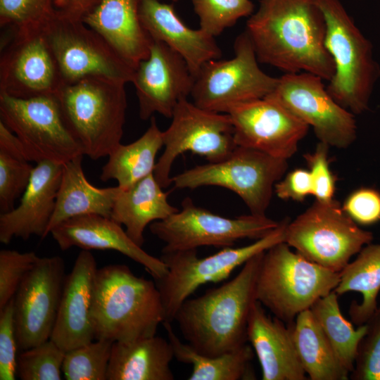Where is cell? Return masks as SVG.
<instances>
[{
    "label": "cell",
    "instance_id": "obj_21",
    "mask_svg": "<svg viewBox=\"0 0 380 380\" xmlns=\"http://www.w3.org/2000/svg\"><path fill=\"white\" fill-rule=\"evenodd\" d=\"M63 164L41 161L34 167L29 184L18 206L0 214V241L8 244L14 238L46 236L60 186Z\"/></svg>",
    "mask_w": 380,
    "mask_h": 380
},
{
    "label": "cell",
    "instance_id": "obj_4",
    "mask_svg": "<svg viewBox=\"0 0 380 380\" xmlns=\"http://www.w3.org/2000/svg\"><path fill=\"white\" fill-rule=\"evenodd\" d=\"M125 84L88 77L64 84L56 94L67 125L84 155L92 160L108 156L121 144L127 108Z\"/></svg>",
    "mask_w": 380,
    "mask_h": 380
},
{
    "label": "cell",
    "instance_id": "obj_7",
    "mask_svg": "<svg viewBox=\"0 0 380 380\" xmlns=\"http://www.w3.org/2000/svg\"><path fill=\"white\" fill-rule=\"evenodd\" d=\"M289 221V218L282 220L277 227L251 244L223 248L205 258L198 256L197 249L162 252L160 258L167 272L154 281L163 305L165 322L172 323L182 303L201 285L225 280L236 267L253 256L285 242Z\"/></svg>",
    "mask_w": 380,
    "mask_h": 380
},
{
    "label": "cell",
    "instance_id": "obj_30",
    "mask_svg": "<svg viewBox=\"0 0 380 380\" xmlns=\"http://www.w3.org/2000/svg\"><path fill=\"white\" fill-rule=\"evenodd\" d=\"M163 146V131L152 116L148 129L139 138L128 144H120L108 156L100 179L116 180L122 189L132 186L153 173L156 156Z\"/></svg>",
    "mask_w": 380,
    "mask_h": 380
},
{
    "label": "cell",
    "instance_id": "obj_40",
    "mask_svg": "<svg viewBox=\"0 0 380 380\" xmlns=\"http://www.w3.org/2000/svg\"><path fill=\"white\" fill-rule=\"evenodd\" d=\"M39 257L34 252L0 251V310L15 296L27 274Z\"/></svg>",
    "mask_w": 380,
    "mask_h": 380
},
{
    "label": "cell",
    "instance_id": "obj_14",
    "mask_svg": "<svg viewBox=\"0 0 380 380\" xmlns=\"http://www.w3.org/2000/svg\"><path fill=\"white\" fill-rule=\"evenodd\" d=\"M171 119L163 131L164 150L153 172L163 189L172 184V167L179 155L189 151L208 163H215L227 157L236 146L227 113L203 109L184 98L175 106Z\"/></svg>",
    "mask_w": 380,
    "mask_h": 380
},
{
    "label": "cell",
    "instance_id": "obj_35",
    "mask_svg": "<svg viewBox=\"0 0 380 380\" xmlns=\"http://www.w3.org/2000/svg\"><path fill=\"white\" fill-rule=\"evenodd\" d=\"M65 352L51 338L25 350L17 357L22 380H61Z\"/></svg>",
    "mask_w": 380,
    "mask_h": 380
},
{
    "label": "cell",
    "instance_id": "obj_36",
    "mask_svg": "<svg viewBox=\"0 0 380 380\" xmlns=\"http://www.w3.org/2000/svg\"><path fill=\"white\" fill-rule=\"evenodd\" d=\"M200 29L215 37L254 11L251 0H191Z\"/></svg>",
    "mask_w": 380,
    "mask_h": 380
},
{
    "label": "cell",
    "instance_id": "obj_5",
    "mask_svg": "<svg viewBox=\"0 0 380 380\" xmlns=\"http://www.w3.org/2000/svg\"><path fill=\"white\" fill-rule=\"evenodd\" d=\"M326 24L324 45L334 74L327 90L341 106L360 115L368 109L380 67L373 46L357 27L340 0H315Z\"/></svg>",
    "mask_w": 380,
    "mask_h": 380
},
{
    "label": "cell",
    "instance_id": "obj_31",
    "mask_svg": "<svg viewBox=\"0 0 380 380\" xmlns=\"http://www.w3.org/2000/svg\"><path fill=\"white\" fill-rule=\"evenodd\" d=\"M175 358L192 366L189 380H241L255 379L251 369L254 352L247 343L217 356L198 353L188 343H184L174 332L171 322L163 323Z\"/></svg>",
    "mask_w": 380,
    "mask_h": 380
},
{
    "label": "cell",
    "instance_id": "obj_20",
    "mask_svg": "<svg viewBox=\"0 0 380 380\" xmlns=\"http://www.w3.org/2000/svg\"><path fill=\"white\" fill-rule=\"evenodd\" d=\"M97 270L93 254L82 250L65 277L51 336L65 352L95 340L92 311Z\"/></svg>",
    "mask_w": 380,
    "mask_h": 380
},
{
    "label": "cell",
    "instance_id": "obj_22",
    "mask_svg": "<svg viewBox=\"0 0 380 380\" xmlns=\"http://www.w3.org/2000/svg\"><path fill=\"white\" fill-rule=\"evenodd\" d=\"M58 247L65 251L72 247L82 250H113L141 265L154 279L165 275V264L135 243L121 224L110 217L86 215L65 220L50 232Z\"/></svg>",
    "mask_w": 380,
    "mask_h": 380
},
{
    "label": "cell",
    "instance_id": "obj_19",
    "mask_svg": "<svg viewBox=\"0 0 380 380\" xmlns=\"http://www.w3.org/2000/svg\"><path fill=\"white\" fill-rule=\"evenodd\" d=\"M194 80L178 53L163 42L152 39L149 55L139 63L132 80L139 118L147 120L158 113L171 118L178 102L191 96Z\"/></svg>",
    "mask_w": 380,
    "mask_h": 380
},
{
    "label": "cell",
    "instance_id": "obj_8",
    "mask_svg": "<svg viewBox=\"0 0 380 380\" xmlns=\"http://www.w3.org/2000/svg\"><path fill=\"white\" fill-rule=\"evenodd\" d=\"M287 160L236 146L224 159L196 165L172 177L177 189L215 186L237 194L250 213L265 215L275 184L284 175Z\"/></svg>",
    "mask_w": 380,
    "mask_h": 380
},
{
    "label": "cell",
    "instance_id": "obj_44",
    "mask_svg": "<svg viewBox=\"0 0 380 380\" xmlns=\"http://www.w3.org/2000/svg\"><path fill=\"white\" fill-rule=\"evenodd\" d=\"M277 196L282 200L303 202L312 194V184L309 170L296 168L277 182L274 188Z\"/></svg>",
    "mask_w": 380,
    "mask_h": 380
},
{
    "label": "cell",
    "instance_id": "obj_12",
    "mask_svg": "<svg viewBox=\"0 0 380 380\" xmlns=\"http://www.w3.org/2000/svg\"><path fill=\"white\" fill-rule=\"evenodd\" d=\"M0 119L20 139L30 162L63 165L84 155L56 95L19 99L0 93Z\"/></svg>",
    "mask_w": 380,
    "mask_h": 380
},
{
    "label": "cell",
    "instance_id": "obj_33",
    "mask_svg": "<svg viewBox=\"0 0 380 380\" xmlns=\"http://www.w3.org/2000/svg\"><path fill=\"white\" fill-rule=\"evenodd\" d=\"M338 295L334 291L317 300L310 310L329 341L339 360L350 372L353 370L357 349L367 324L357 326L342 315Z\"/></svg>",
    "mask_w": 380,
    "mask_h": 380
},
{
    "label": "cell",
    "instance_id": "obj_17",
    "mask_svg": "<svg viewBox=\"0 0 380 380\" xmlns=\"http://www.w3.org/2000/svg\"><path fill=\"white\" fill-rule=\"evenodd\" d=\"M63 84L42 29L13 33L1 48L0 93L19 99L56 95Z\"/></svg>",
    "mask_w": 380,
    "mask_h": 380
},
{
    "label": "cell",
    "instance_id": "obj_18",
    "mask_svg": "<svg viewBox=\"0 0 380 380\" xmlns=\"http://www.w3.org/2000/svg\"><path fill=\"white\" fill-rule=\"evenodd\" d=\"M227 114L236 146L287 160L296 153L309 129L308 125L268 96L234 106Z\"/></svg>",
    "mask_w": 380,
    "mask_h": 380
},
{
    "label": "cell",
    "instance_id": "obj_6",
    "mask_svg": "<svg viewBox=\"0 0 380 380\" xmlns=\"http://www.w3.org/2000/svg\"><path fill=\"white\" fill-rule=\"evenodd\" d=\"M340 272L293 251L286 242L264 252L255 286L256 300L286 324L334 291Z\"/></svg>",
    "mask_w": 380,
    "mask_h": 380
},
{
    "label": "cell",
    "instance_id": "obj_16",
    "mask_svg": "<svg viewBox=\"0 0 380 380\" xmlns=\"http://www.w3.org/2000/svg\"><path fill=\"white\" fill-rule=\"evenodd\" d=\"M60 256L39 258L13 298L18 349L25 350L51 338L66 275Z\"/></svg>",
    "mask_w": 380,
    "mask_h": 380
},
{
    "label": "cell",
    "instance_id": "obj_29",
    "mask_svg": "<svg viewBox=\"0 0 380 380\" xmlns=\"http://www.w3.org/2000/svg\"><path fill=\"white\" fill-rule=\"evenodd\" d=\"M290 326L298 357L310 380L350 379V372L339 360L310 309L298 314Z\"/></svg>",
    "mask_w": 380,
    "mask_h": 380
},
{
    "label": "cell",
    "instance_id": "obj_41",
    "mask_svg": "<svg viewBox=\"0 0 380 380\" xmlns=\"http://www.w3.org/2000/svg\"><path fill=\"white\" fill-rule=\"evenodd\" d=\"M329 146L319 141L312 153L305 154L312 184V196L315 201L330 202L334 200L336 178L329 167Z\"/></svg>",
    "mask_w": 380,
    "mask_h": 380
},
{
    "label": "cell",
    "instance_id": "obj_11",
    "mask_svg": "<svg viewBox=\"0 0 380 380\" xmlns=\"http://www.w3.org/2000/svg\"><path fill=\"white\" fill-rule=\"evenodd\" d=\"M234 56L206 62L195 77L191 96L198 106L227 113L234 106L265 98L276 87L278 77L262 71L246 31L234 44Z\"/></svg>",
    "mask_w": 380,
    "mask_h": 380
},
{
    "label": "cell",
    "instance_id": "obj_10",
    "mask_svg": "<svg viewBox=\"0 0 380 380\" xmlns=\"http://www.w3.org/2000/svg\"><path fill=\"white\" fill-rule=\"evenodd\" d=\"M42 30L64 84L88 77L132 82L134 68L80 18L56 9Z\"/></svg>",
    "mask_w": 380,
    "mask_h": 380
},
{
    "label": "cell",
    "instance_id": "obj_2",
    "mask_svg": "<svg viewBox=\"0 0 380 380\" xmlns=\"http://www.w3.org/2000/svg\"><path fill=\"white\" fill-rule=\"evenodd\" d=\"M264 252L246 262L230 281L200 296L187 298L178 308L174 321L187 343L198 353L217 356L246 344L248 322L257 300L256 281Z\"/></svg>",
    "mask_w": 380,
    "mask_h": 380
},
{
    "label": "cell",
    "instance_id": "obj_45",
    "mask_svg": "<svg viewBox=\"0 0 380 380\" xmlns=\"http://www.w3.org/2000/svg\"><path fill=\"white\" fill-rule=\"evenodd\" d=\"M94 0H54L56 9L80 18L89 8Z\"/></svg>",
    "mask_w": 380,
    "mask_h": 380
},
{
    "label": "cell",
    "instance_id": "obj_24",
    "mask_svg": "<svg viewBox=\"0 0 380 380\" xmlns=\"http://www.w3.org/2000/svg\"><path fill=\"white\" fill-rule=\"evenodd\" d=\"M139 16L151 38L163 42L178 53L194 77L206 62L222 56L215 37L200 28L193 30L186 25L171 4L160 0H141Z\"/></svg>",
    "mask_w": 380,
    "mask_h": 380
},
{
    "label": "cell",
    "instance_id": "obj_39",
    "mask_svg": "<svg viewBox=\"0 0 380 380\" xmlns=\"http://www.w3.org/2000/svg\"><path fill=\"white\" fill-rule=\"evenodd\" d=\"M366 324L367 329L350 374L352 380H380V305Z\"/></svg>",
    "mask_w": 380,
    "mask_h": 380
},
{
    "label": "cell",
    "instance_id": "obj_1",
    "mask_svg": "<svg viewBox=\"0 0 380 380\" xmlns=\"http://www.w3.org/2000/svg\"><path fill=\"white\" fill-rule=\"evenodd\" d=\"M245 31L258 62L285 73L308 72L328 82L333 77L325 20L315 0H260Z\"/></svg>",
    "mask_w": 380,
    "mask_h": 380
},
{
    "label": "cell",
    "instance_id": "obj_23",
    "mask_svg": "<svg viewBox=\"0 0 380 380\" xmlns=\"http://www.w3.org/2000/svg\"><path fill=\"white\" fill-rule=\"evenodd\" d=\"M141 0H94L80 19L134 69L150 52L152 39L139 16Z\"/></svg>",
    "mask_w": 380,
    "mask_h": 380
},
{
    "label": "cell",
    "instance_id": "obj_46",
    "mask_svg": "<svg viewBox=\"0 0 380 380\" xmlns=\"http://www.w3.org/2000/svg\"><path fill=\"white\" fill-rule=\"evenodd\" d=\"M170 1L175 2V1H177V0H170Z\"/></svg>",
    "mask_w": 380,
    "mask_h": 380
},
{
    "label": "cell",
    "instance_id": "obj_15",
    "mask_svg": "<svg viewBox=\"0 0 380 380\" xmlns=\"http://www.w3.org/2000/svg\"><path fill=\"white\" fill-rule=\"evenodd\" d=\"M323 80L308 72L285 73L267 96L312 127L319 141L346 148L357 137L355 115L332 98Z\"/></svg>",
    "mask_w": 380,
    "mask_h": 380
},
{
    "label": "cell",
    "instance_id": "obj_37",
    "mask_svg": "<svg viewBox=\"0 0 380 380\" xmlns=\"http://www.w3.org/2000/svg\"><path fill=\"white\" fill-rule=\"evenodd\" d=\"M55 11L54 0H0V25L13 33L39 30Z\"/></svg>",
    "mask_w": 380,
    "mask_h": 380
},
{
    "label": "cell",
    "instance_id": "obj_9",
    "mask_svg": "<svg viewBox=\"0 0 380 380\" xmlns=\"http://www.w3.org/2000/svg\"><path fill=\"white\" fill-rule=\"evenodd\" d=\"M373 239V234L360 228L334 199L315 201L290 220L285 242L306 259L341 272Z\"/></svg>",
    "mask_w": 380,
    "mask_h": 380
},
{
    "label": "cell",
    "instance_id": "obj_27",
    "mask_svg": "<svg viewBox=\"0 0 380 380\" xmlns=\"http://www.w3.org/2000/svg\"><path fill=\"white\" fill-rule=\"evenodd\" d=\"M175 357L169 341L153 336L129 342H113L107 380H173Z\"/></svg>",
    "mask_w": 380,
    "mask_h": 380
},
{
    "label": "cell",
    "instance_id": "obj_43",
    "mask_svg": "<svg viewBox=\"0 0 380 380\" xmlns=\"http://www.w3.org/2000/svg\"><path fill=\"white\" fill-rule=\"evenodd\" d=\"M342 208L358 225L376 224L380 222V192L369 187L355 189L345 199Z\"/></svg>",
    "mask_w": 380,
    "mask_h": 380
},
{
    "label": "cell",
    "instance_id": "obj_3",
    "mask_svg": "<svg viewBox=\"0 0 380 380\" xmlns=\"http://www.w3.org/2000/svg\"><path fill=\"white\" fill-rule=\"evenodd\" d=\"M92 317L95 340L129 342L155 336L165 311L155 281L113 264L97 270Z\"/></svg>",
    "mask_w": 380,
    "mask_h": 380
},
{
    "label": "cell",
    "instance_id": "obj_32",
    "mask_svg": "<svg viewBox=\"0 0 380 380\" xmlns=\"http://www.w3.org/2000/svg\"><path fill=\"white\" fill-rule=\"evenodd\" d=\"M338 296L355 291L362 294L359 303L353 300L348 313L352 322L366 324L378 307L380 291V243L365 246L356 258L340 272V281L334 289Z\"/></svg>",
    "mask_w": 380,
    "mask_h": 380
},
{
    "label": "cell",
    "instance_id": "obj_26",
    "mask_svg": "<svg viewBox=\"0 0 380 380\" xmlns=\"http://www.w3.org/2000/svg\"><path fill=\"white\" fill-rule=\"evenodd\" d=\"M84 156L80 155L63 164L56 207L46 236L55 227L72 217L99 215L110 218L120 188H99L91 184L83 170Z\"/></svg>",
    "mask_w": 380,
    "mask_h": 380
},
{
    "label": "cell",
    "instance_id": "obj_34",
    "mask_svg": "<svg viewBox=\"0 0 380 380\" xmlns=\"http://www.w3.org/2000/svg\"><path fill=\"white\" fill-rule=\"evenodd\" d=\"M113 342L96 339L65 352L62 371L67 380H107Z\"/></svg>",
    "mask_w": 380,
    "mask_h": 380
},
{
    "label": "cell",
    "instance_id": "obj_13",
    "mask_svg": "<svg viewBox=\"0 0 380 380\" xmlns=\"http://www.w3.org/2000/svg\"><path fill=\"white\" fill-rule=\"evenodd\" d=\"M181 205L175 213L149 225L151 232L165 243L162 252L232 247L240 239H260L279 224L266 215L251 213L223 217L195 205L189 197Z\"/></svg>",
    "mask_w": 380,
    "mask_h": 380
},
{
    "label": "cell",
    "instance_id": "obj_25",
    "mask_svg": "<svg viewBox=\"0 0 380 380\" xmlns=\"http://www.w3.org/2000/svg\"><path fill=\"white\" fill-rule=\"evenodd\" d=\"M247 337L259 360L263 380H305L290 324L267 315L258 301L248 322Z\"/></svg>",
    "mask_w": 380,
    "mask_h": 380
},
{
    "label": "cell",
    "instance_id": "obj_42",
    "mask_svg": "<svg viewBox=\"0 0 380 380\" xmlns=\"http://www.w3.org/2000/svg\"><path fill=\"white\" fill-rule=\"evenodd\" d=\"M18 341L13 298L0 310V379L14 380L17 375Z\"/></svg>",
    "mask_w": 380,
    "mask_h": 380
},
{
    "label": "cell",
    "instance_id": "obj_38",
    "mask_svg": "<svg viewBox=\"0 0 380 380\" xmlns=\"http://www.w3.org/2000/svg\"><path fill=\"white\" fill-rule=\"evenodd\" d=\"M34 167L25 157L0 150V212L11 210L25 191Z\"/></svg>",
    "mask_w": 380,
    "mask_h": 380
},
{
    "label": "cell",
    "instance_id": "obj_28",
    "mask_svg": "<svg viewBox=\"0 0 380 380\" xmlns=\"http://www.w3.org/2000/svg\"><path fill=\"white\" fill-rule=\"evenodd\" d=\"M163 189L153 173L126 189H120L114 203L110 218L124 225L127 235L141 247L147 226L179 210L169 203Z\"/></svg>",
    "mask_w": 380,
    "mask_h": 380
}]
</instances>
